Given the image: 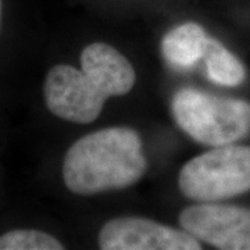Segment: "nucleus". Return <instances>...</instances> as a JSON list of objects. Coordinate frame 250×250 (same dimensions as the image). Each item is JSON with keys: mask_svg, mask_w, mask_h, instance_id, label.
Masks as SVG:
<instances>
[{"mask_svg": "<svg viewBox=\"0 0 250 250\" xmlns=\"http://www.w3.org/2000/svg\"><path fill=\"white\" fill-rule=\"evenodd\" d=\"M141 135L129 126H108L83 135L62 159L65 188L80 196L123 190L147 171Z\"/></svg>", "mask_w": 250, "mask_h": 250, "instance_id": "1", "label": "nucleus"}, {"mask_svg": "<svg viewBox=\"0 0 250 250\" xmlns=\"http://www.w3.org/2000/svg\"><path fill=\"white\" fill-rule=\"evenodd\" d=\"M171 110L185 134L211 147L238 142L250 132V103L242 99L185 88L174 95Z\"/></svg>", "mask_w": 250, "mask_h": 250, "instance_id": "2", "label": "nucleus"}, {"mask_svg": "<svg viewBox=\"0 0 250 250\" xmlns=\"http://www.w3.org/2000/svg\"><path fill=\"white\" fill-rule=\"evenodd\" d=\"M178 188L188 199L205 203L241 196L250 190V146L223 145L187 161Z\"/></svg>", "mask_w": 250, "mask_h": 250, "instance_id": "3", "label": "nucleus"}, {"mask_svg": "<svg viewBox=\"0 0 250 250\" xmlns=\"http://www.w3.org/2000/svg\"><path fill=\"white\" fill-rule=\"evenodd\" d=\"M182 229L215 249L250 250V207L205 202L185 207L178 217Z\"/></svg>", "mask_w": 250, "mask_h": 250, "instance_id": "4", "label": "nucleus"}, {"mask_svg": "<svg viewBox=\"0 0 250 250\" xmlns=\"http://www.w3.org/2000/svg\"><path fill=\"white\" fill-rule=\"evenodd\" d=\"M43 96L53 116L74 124L96 121L107 100L81 68L68 64H57L47 71Z\"/></svg>", "mask_w": 250, "mask_h": 250, "instance_id": "5", "label": "nucleus"}, {"mask_svg": "<svg viewBox=\"0 0 250 250\" xmlns=\"http://www.w3.org/2000/svg\"><path fill=\"white\" fill-rule=\"evenodd\" d=\"M103 250H200L185 229L143 217H118L103 224L98 236Z\"/></svg>", "mask_w": 250, "mask_h": 250, "instance_id": "6", "label": "nucleus"}, {"mask_svg": "<svg viewBox=\"0 0 250 250\" xmlns=\"http://www.w3.org/2000/svg\"><path fill=\"white\" fill-rule=\"evenodd\" d=\"M81 70L107 99L129 93L136 82L131 62L104 42L90 43L82 50Z\"/></svg>", "mask_w": 250, "mask_h": 250, "instance_id": "7", "label": "nucleus"}, {"mask_svg": "<svg viewBox=\"0 0 250 250\" xmlns=\"http://www.w3.org/2000/svg\"><path fill=\"white\" fill-rule=\"evenodd\" d=\"M208 38L196 22H184L168 31L161 41L166 62L177 70H190L205 57Z\"/></svg>", "mask_w": 250, "mask_h": 250, "instance_id": "8", "label": "nucleus"}, {"mask_svg": "<svg viewBox=\"0 0 250 250\" xmlns=\"http://www.w3.org/2000/svg\"><path fill=\"white\" fill-rule=\"evenodd\" d=\"M206 72L208 80L227 88H236L246 80V68L243 62L229 52L223 43L208 38L205 53Z\"/></svg>", "mask_w": 250, "mask_h": 250, "instance_id": "9", "label": "nucleus"}, {"mask_svg": "<svg viewBox=\"0 0 250 250\" xmlns=\"http://www.w3.org/2000/svg\"><path fill=\"white\" fill-rule=\"evenodd\" d=\"M64 245L52 233L39 229H13L0 235V250H62Z\"/></svg>", "mask_w": 250, "mask_h": 250, "instance_id": "10", "label": "nucleus"}, {"mask_svg": "<svg viewBox=\"0 0 250 250\" xmlns=\"http://www.w3.org/2000/svg\"><path fill=\"white\" fill-rule=\"evenodd\" d=\"M1 16H3V0H0V25H1Z\"/></svg>", "mask_w": 250, "mask_h": 250, "instance_id": "11", "label": "nucleus"}]
</instances>
